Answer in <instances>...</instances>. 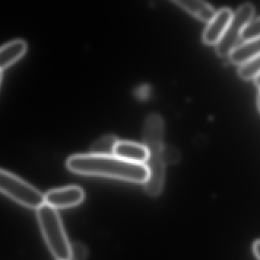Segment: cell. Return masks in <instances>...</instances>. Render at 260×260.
<instances>
[{"instance_id": "obj_17", "label": "cell", "mask_w": 260, "mask_h": 260, "mask_svg": "<svg viewBox=\"0 0 260 260\" xmlns=\"http://www.w3.org/2000/svg\"><path fill=\"white\" fill-rule=\"evenodd\" d=\"M253 253H254L255 256H256L258 259L260 260V240L256 241L253 244Z\"/></svg>"}, {"instance_id": "obj_1", "label": "cell", "mask_w": 260, "mask_h": 260, "mask_svg": "<svg viewBox=\"0 0 260 260\" xmlns=\"http://www.w3.org/2000/svg\"><path fill=\"white\" fill-rule=\"evenodd\" d=\"M67 166L79 175L107 177L138 184H145L149 176L146 165L126 161L115 155L76 154L69 157Z\"/></svg>"}, {"instance_id": "obj_5", "label": "cell", "mask_w": 260, "mask_h": 260, "mask_svg": "<svg viewBox=\"0 0 260 260\" xmlns=\"http://www.w3.org/2000/svg\"><path fill=\"white\" fill-rule=\"evenodd\" d=\"M254 12V6L247 3L241 5L237 12L233 14L225 32L219 41L215 44V51L218 56H229L237 47L243 31L251 21Z\"/></svg>"}, {"instance_id": "obj_6", "label": "cell", "mask_w": 260, "mask_h": 260, "mask_svg": "<svg viewBox=\"0 0 260 260\" xmlns=\"http://www.w3.org/2000/svg\"><path fill=\"white\" fill-rule=\"evenodd\" d=\"M85 193L82 188L72 186L49 191L44 195V204L55 209H70L83 203Z\"/></svg>"}, {"instance_id": "obj_16", "label": "cell", "mask_w": 260, "mask_h": 260, "mask_svg": "<svg viewBox=\"0 0 260 260\" xmlns=\"http://www.w3.org/2000/svg\"><path fill=\"white\" fill-rule=\"evenodd\" d=\"M88 256L86 247L80 243H75L71 245V259L85 260Z\"/></svg>"}, {"instance_id": "obj_2", "label": "cell", "mask_w": 260, "mask_h": 260, "mask_svg": "<svg viewBox=\"0 0 260 260\" xmlns=\"http://www.w3.org/2000/svg\"><path fill=\"white\" fill-rule=\"evenodd\" d=\"M165 123L160 114L151 113L147 116L144 123L143 145L149 153L148 161V180L144 184L145 192L151 197L161 194L165 186V164L163 159Z\"/></svg>"}, {"instance_id": "obj_9", "label": "cell", "mask_w": 260, "mask_h": 260, "mask_svg": "<svg viewBox=\"0 0 260 260\" xmlns=\"http://www.w3.org/2000/svg\"><path fill=\"white\" fill-rule=\"evenodd\" d=\"M27 45L25 41L21 39L14 40L0 47V70L16 62L27 51Z\"/></svg>"}, {"instance_id": "obj_10", "label": "cell", "mask_w": 260, "mask_h": 260, "mask_svg": "<svg viewBox=\"0 0 260 260\" xmlns=\"http://www.w3.org/2000/svg\"><path fill=\"white\" fill-rule=\"evenodd\" d=\"M260 54V38L244 41L229 55L233 64L242 65Z\"/></svg>"}, {"instance_id": "obj_3", "label": "cell", "mask_w": 260, "mask_h": 260, "mask_svg": "<svg viewBox=\"0 0 260 260\" xmlns=\"http://www.w3.org/2000/svg\"><path fill=\"white\" fill-rule=\"evenodd\" d=\"M38 222L50 252L57 260L71 259V244L56 209L44 204L37 209Z\"/></svg>"}, {"instance_id": "obj_19", "label": "cell", "mask_w": 260, "mask_h": 260, "mask_svg": "<svg viewBox=\"0 0 260 260\" xmlns=\"http://www.w3.org/2000/svg\"><path fill=\"white\" fill-rule=\"evenodd\" d=\"M257 105L258 108H259V110L260 111V90L259 93H258V96H257Z\"/></svg>"}, {"instance_id": "obj_13", "label": "cell", "mask_w": 260, "mask_h": 260, "mask_svg": "<svg viewBox=\"0 0 260 260\" xmlns=\"http://www.w3.org/2000/svg\"><path fill=\"white\" fill-rule=\"evenodd\" d=\"M238 75L244 80L254 79L260 74V54L240 66Z\"/></svg>"}, {"instance_id": "obj_18", "label": "cell", "mask_w": 260, "mask_h": 260, "mask_svg": "<svg viewBox=\"0 0 260 260\" xmlns=\"http://www.w3.org/2000/svg\"><path fill=\"white\" fill-rule=\"evenodd\" d=\"M255 83L260 89V74L254 79Z\"/></svg>"}, {"instance_id": "obj_8", "label": "cell", "mask_w": 260, "mask_h": 260, "mask_svg": "<svg viewBox=\"0 0 260 260\" xmlns=\"http://www.w3.org/2000/svg\"><path fill=\"white\" fill-rule=\"evenodd\" d=\"M114 155L132 163L145 164L149 157V153L142 143L119 140L114 148Z\"/></svg>"}, {"instance_id": "obj_11", "label": "cell", "mask_w": 260, "mask_h": 260, "mask_svg": "<svg viewBox=\"0 0 260 260\" xmlns=\"http://www.w3.org/2000/svg\"><path fill=\"white\" fill-rule=\"evenodd\" d=\"M174 3L206 22L210 21L216 13L210 4L202 0H175Z\"/></svg>"}, {"instance_id": "obj_12", "label": "cell", "mask_w": 260, "mask_h": 260, "mask_svg": "<svg viewBox=\"0 0 260 260\" xmlns=\"http://www.w3.org/2000/svg\"><path fill=\"white\" fill-rule=\"evenodd\" d=\"M114 135H105L96 140L91 148V154L97 155H114V148L118 141Z\"/></svg>"}, {"instance_id": "obj_20", "label": "cell", "mask_w": 260, "mask_h": 260, "mask_svg": "<svg viewBox=\"0 0 260 260\" xmlns=\"http://www.w3.org/2000/svg\"><path fill=\"white\" fill-rule=\"evenodd\" d=\"M2 78H3V73H2V71L0 70V83H1Z\"/></svg>"}, {"instance_id": "obj_15", "label": "cell", "mask_w": 260, "mask_h": 260, "mask_svg": "<svg viewBox=\"0 0 260 260\" xmlns=\"http://www.w3.org/2000/svg\"><path fill=\"white\" fill-rule=\"evenodd\" d=\"M180 156L178 150L172 146H165L163 149V159L165 164H172L180 160Z\"/></svg>"}, {"instance_id": "obj_4", "label": "cell", "mask_w": 260, "mask_h": 260, "mask_svg": "<svg viewBox=\"0 0 260 260\" xmlns=\"http://www.w3.org/2000/svg\"><path fill=\"white\" fill-rule=\"evenodd\" d=\"M0 192L28 209L37 210L44 204V195L38 189L13 174L2 169Z\"/></svg>"}, {"instance_id": "obj_7", "label": "cell", "mask_w": 260, "mask_h": 260, "mask_svg": "<svg viewBox=\"0 0 260 260\" xmlns=\"http://www.w3.org/2000/svg\"><path fill=\"white\" fill-rule=\"evenodd\" d=\"M232 16L233 12L229 8H223L216 12L203 32V42L210 45L216 44L225 32Z\"/></svg>"}, {"instance_id": "obj_14", "label": "cell", "mask_w": 260, "mask_h": 260, "mask_svg": "<svg viewBox=\"0 0 260 260\" xmlns=\"http://www.w3.org/2000/svg\"><path fill=\"white\" fill-rule=\"evenodd\" d=\"M260 38V17L251 20L243 31L241 39L244 41Z\"/></svg>"}]
</instances>
